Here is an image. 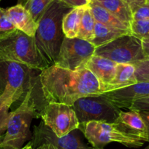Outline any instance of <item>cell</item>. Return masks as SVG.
<instances>
[{"instance_id": "cell-1", "label": "cell", "mask_w": 149, "mask_h": 149, "mask_svg": "<svg viewBox=\"0 0 149 149\" xmlns=\"http://www.w3.org/2000/svg\"><path fill=\"white\" fill-rule=\"evenodd\" d=\"M39 79L47 103L72 106L81 97L102 93L99 81L86 68L71 71L52 65L42 70Z\"/></svg>"}, {"instance_id": "cell-2", "label": "cell", "mask_w": 149, "mask_h": 149, "mask_svg": "<svg viewBox=\"0 0 149 149\" xmlns=\"http://www.w3.org/2000/svg\"><path fill=\"white\" fill-rule=\"evenodd\" d=\"M72 8L61 0H53L38 22L34 39L37 47L48 67L53 65L64 39L62 20Z\"/></svg>"}, {"instance_id": "cell-3", "label": "cell", "mask_w": 149, "mask_h": 149, "mask_svg": "<svg viewBox=\"0 0 149 149\" xmlns=\"http://www.w3.org/2000/svg\"><path fill=\"white\" fill-rule=\"evenodd\" d=\"M0 62L18 63L41 71L48 67L37 47L34 37L18 29L0 33Z\"/></svg>"}, {"instance_id": "cell-4", "label": "cell", "mask_w": 149, "mask_h": 149, "mask_svg": "<svg viewBox=\"0 0 149 149\" xmlns=\"http://www.w3.org/2000/svg\"><path fill=\"white\" fill-rule=\"evenodd\" d=\"M34 83L26 92L23 101L15 111L10 112L7 131L0 147H10L20 149L30 137V126L36 116Z\"/></svg>"}, {"instance_id": "cell-5", "label": "cell", "mask_w": 149, "mask_h": 149, "mask_svg": "<svg viewBox=\"0 0 149 149\" xmlns=\"http://www.w3.org/2000/svg\"><path fill=\"white\" fill-rule=\"evenodd\" d=\"M78 130H81L93 148L104 149L105 146L112 142L119 143L129 148H140L145 143L118 122H89L80 125Z\"/></svg>"}, {"instance_id": "cell-6", "label": "cell", "mask_w": 149, "mask_h": 149, "mask_svg": "<svg viewBox=\"0 0 149 149\" xmlns=\"http://www.w3.org/2000/svg\"><path fill=\"white\" fill-rule=\"evenodd\" d=\"M71 107L80 125L89 122L114 123L118 119L121 111L99 95L81 97L76 100Z\"/></svg>"}, {"instance_id": "cell-7", "label": "cell", "mask_w": 149, "mask_h": 149, "mask_svg": "<svg viewBox=\"0 0 149 149\" xmlns=\"http://www.w3.org/2000/svg\"><path fill=\"white\" fill-rule=\"evenodd\" d=\"M94 55L108 58L116 63L134 64L146 58L142 41L131 34H127L102 45L95 49Z\"/></svg>"}, {"instance_id": "cell-8", "label": "cell", "mask_w": 149, "mask_h": 149, "mask_svg": "<svg viewBox=\"0 0 149 149\" xmlns=\"http://www.w3.org/2000/svg\"><path fill=\"white\" fill-rule=\"evenodd\" d=\"M96 48L88 41L64 37L53 65L71 71L81 69L93 56Z\"/></svg>"}, {"instance_id": "cell-9", "label": "cell", "mask_w": 149, "mask_h": 149, "mask_svg": "<svg viewBox=\"0 0 149 149\" xmlns=\"http://www.w3.org/2000/svg\"><path fill=\"white\" fill-rule=\"evenodd\" d=\"M40 116L43 123L61 138L79 129L80 123L72 108L59 103H48L42 109Z\"/></svg>"}, {"instance_id": "cell-10", "label": "cell", "mask_w": 149, "mask_h": 149, "mask_svg": "<svg viewBox=\"0 0 149 149\" xmlns=\"http://www.w3.org/2000/svg\"><path fill=\"white\" fill-rule=\"evenodd\" d=\"M34 69L15 62H0V88H8L21 97L34 84Z\"/></svg>"}, {"instance_id": "cell-11", "label": "cell", "mask_w": 149, "mask_h": 149, "mask_svg": "<svg viewBox=\"0 0 149 149\" xmlns=\"http://www.w3.org/2000/svg\"><path fill=\"white\" fill-rule=\"evenodd\" d=\"M76 130L59 138L42 122L34 127L31 142L34 149L45 144H51L57 149H91L92 147L88 146L83 143L80 134Z\"/></svg>"}, {"instance_id": "cell-12", "label": "cell", "mask_w": 149, "mask_h": 149, "mask_svg": "<svg viewBox=\"0 0 149 149\" xmlns=\"http://www.w3.org/2000/svg\"><path fill=\"white\" fill-rule=\"evenodd\" d=\"M118 109H129L134 101L149 97V81H138L137 84L122 89L100 94Z\"/></svg>"}, {"instance_id": "cell-13", "label": "cell", "mask_w": 149, "mask_h": 149, "mask_svg": "<svg viewBox=\"0 0 149 149\" xmlns=\"http://www.w3.org/2000/svg\"><path fill=\"white\" fill-rule=\"evenodd\" d=\"M117 64L108 58L94 55L86 63L85 68L89 69L99 81L102 93L113 79Z\"/></svg>"}, {"instance_id": "cell-14", "label": "cell", "mask_w": 149, "mask_h": 149, "mask_svg": "<svg viewBox=\"0 0 149 149\" xmlns=\"http://www.w3.org/2000/svg\"><path fill=\"white\" fill-rule=\"evenodd\" d=\"M6 13L16 29L31 37H34L38 24L23 4H18L9 7L6 9Z\"/></svg>"}, {"instance_id": "cell-15", "label": "cell", "mask_w": 149, "mask_h": 149, "mask_svg": "<svg viewBox=\"0 0 149 149\" xmlns=\"http://www.w3.org/2000/svg\"><path fill=\"white\" fill-rule=\"evenodd\" d=\"M138 82L135 75V68L132 64L118 63L115 76L105 87L104 93L122 89Z\"/></svg>"}, {"instance_id": "cell-16", "label": "cell", "mask_w": 149, "mask_h": 149, "mask_svg": "<svg viewBox=\"0 0 149 149\" xmlns=\"http://www.w3.org/2000/svg\"><path fill=\"white\" fill-rule=\"evenodd\" d=\"M115 122L120 123L128 132L146 142V127L140 113L135 111H121Z\"/></svg>"}, {"instance_id": "cell-17", "label": "cell", "mask_w": 149, "mask_h": 149, "mask_svg": "<svg viewBox=\"0 0 149 149\" xmlns=\"http://www.w3.org/2000/svg\"><path fill=\"white\" fill-rule=\"evenodd\" d=\"M127 34H131V31L110 27L96 21L93 37L91 43L93 44L96 47H98Z\"/></svg>"}, {"instance_id": "cell-18", "label": "cell", "mask_w": 149, "mask_h": 149, "mask_svg": "<svg viewBox=\"0 0 149 149\" xmlns=\"http://www.w3.org/2000/svg\"><path fill=\"white\" fill-rule=\"evenodd\" d=\"M91 2L99 4L129 26L133 21V13L131 9L122 0H96Z\"/></svg>"}, {"instance_id": "cell-19", "label": "cell", "mask_w": 149, "mask_h": 149, "mask_svg": "<svg viewBox=\"0 0 149 149\" xmlns=\"http://www.w3.org/2000/svg\"><path fill=\"white\" fill-rule=\"evenodd\" d=\"M89 7L96 22H99V23H102L105 26H110V27L131 31L130 26L129 25L123 23L119 19L117 18L115 16L111 14L110 12L105 10V8L99 6V4L91 2Z\"/></svg>"}, {"instance_id": "cell-20", "label": "cell", "mask_w": 149, "mask_h": 149, "mask_svg": "<svg viewBox=\"0 0 149 149\" xmlns=\"http://www.w3.org/2000/svg\"><path fill=\"white\" fill-rule=\"evenodd\" d=\"M86 7L72 8L65 15L62 20V31L65 37L70 39L77 37L80 22Z\"/></svg>"}, {"instance_id": "cell-21", "label": "cell", "mask_w": 149, "mask_h": 149, "mask_svg": "<svg viewBox=\"0 0 149 149\" xmlns=\"http://www.w3.org/2000/svg\"><path fill=\"white\" fill-rule=\"evenodd\" d=\"M95 23H96V20L91 12L90 8L89 6H87L83 12L77 38L88 41V42H91L93 37Z\"/></svg>"}, {"instance_id": "cell-22", "label": "cell", "mask_w": 149, "mask_h": 149, "mask_svg": "<svg viewBox=\"0 0 149 149\" xmlns=\"http://www.w3.org/2000/svg\"><path fill=\"white\" fill-rule=\"evenodd\" d=\"M53 1V0H26L23 6L38 23L39 19Z\"/></svg>"}, {"instance_id": "cell-23", "label": "cell", "mask_w": 149, "mask_h": 149, "mask_svg": "<svg viewBox=\"0 0 149 149\" xmlns=\"http://www.w3.org/2000/svg\"><path fill=\"white\" fill-rule=\"evenodd\" d=\"M131 35L140 40L149 38V20H133L130 25Z\"/></svg>"}, {"instance_id": "cell-24", "label": "cell", "mask_w": 149, "mask_h": 149, "mask_svg": "<svg viewBox=\"0 0 149 149\" xmlns=\"http://www.w3.org/2000/svg\"><path fill=\"white\" fill-rule=\"evenodd\" d=\"M133 65L137 81H149V58H145Z\"/></svg>"}, {"instance_id": "cell-25", "label": "cell", "mask_w": 149, "mask_h": 149, "mask_svg": "<svg viewBox=\"0 0 149 149\" xmlns=\"http://www.w3.org/2000/svg\"><path fill=\"white\" fill-rule=\"evenodd\" d=\"M10 106H4L0 109V143L3 140L7 131V123L10 118L9 109Z\"/></svg>"}, {"instance_id": "cell-26", "label": "cell", "mask_w": 149, "mask_h": 149, "mask_svg": "<svg viewBox=\"0 0 149 149\" xmlns=\"http://www.w3.org/2000/svg\"><path fill=\"white\" fill-rule=\"evenodd\" d=\"M20 97L15 93L8 88H4L3 93L0 95V109L4 106H10L16 100H19Z\"/></svg>"}, {"instance_id": "cell-27", "label": "cell", "mask_w": 149, "mask_h": 149, "mask_svg": "<svg viewBox=\"0 0 149 149\" xmlns=\"http://www.w3.org/2000/svg\"><path fill=\"white\" fill-rule=\"evenodd\" d=\"M16 29L7 16L5 9L0 7V33Z\"/></svg>"}, {"instance_id": "cell-28", "label": "cell", "mask_w": 149, "mask_h": 149, "mask_svg": "<svg viewBox=\"0 0 149 149\" xmlns=\"http://www.w3.org/2000/svg\"><path fill=\"white\" fill-rule=\"evenodd\" d=\"M128 109L138 112L149 111V97L136 100Z\"/></svg>"}, {"instance_id": "cell-29", "label": "cell", "mask_w": 149, "mask_h": 149, "mask_svg": "<svg viewBox=\"0 0 149 149\" xmlns=\"http://www.w3.org/2000/svg\"><path fill=\"white\" fill-rule=\"evenodd\" d=\"M133 20H149V2L145 3L133 13Z\"/></svg>"}, {"instance_id": "cell-30", "label": "cell", "mask_w": 149, "mask_h": 149, "mask_svg": "<svg viewBox=\"0 0 149 149\" xmlns=\"http://www.w3.org/2000/svg\"><path fill=\"white\" fill-rule=\"evenodd\" d=\"M71 8L87 7L91 3V0H61Z\"/></svg>"}, {"instance_id": "cell-31", "label": "cell", "mask_w": 149, "mask_h": 149, "mask_svg": "<svg viewBox=\"0 0 149 149\" xmlns=\"http://www.w3.org/2000/svg\"><path fill=\"white\" fill-rule=\"evenodd\" d=\"M124 2H125L127 5L131 9L132 13L137 10V8L147 2L146 0H122Z\"/></svg>"}, {"instance_id": "cell-32", "label": "cell", "mask_w": 149, "mask_h": 149, "mask_svg": "<svg viewBox=\"0 0 149 149\" xmlns=\"http://www.w3.org/2000/svg\"><path fill=\"white\" fill-rule=\"evenodd\" d=\"M146 127V142H149V111L139 112Z\"/></svg>"}, {"instance_id": "cell-33", "label": "cell", "mask_w": 149, "mask_h": 149, "mask_svg": "<svg viewBox=\"0 0 149 149\" xmlns=\"http://www.w3.org/2000/svg\"><path fill=\"white\" fill-rule=\"evenodd\" d=\"M142 46L146 58H149V38L142 40Z\"/></svg>"}, {"instance_id": "cell-34", "label": "cell", "mask_w": 149, "mask_h": 149, "mask_svg": "<svg viewBox=\"0 0 149 149\" xmlns=\"http://www.w3.org/2000/svg\"><path fill=\"white\" fill-rule=\"evenodd\" d=\"M0 149H15L13 148H10V147H0ZM20 149H34L33 148V146H32V142H29L27 145H26L25 146H23V148Z\"/></svg>"}, {"instance_id": "cell-35", "label": "cell", "mask_w": 149, "mask_h": 149, "mask_svg": "<svg viewBox=\"0 0 149 149\" xmlns=\"http://www.w3.org/2000/svg\"><path fill=\"white\" fill-rule=\"evenodd\" d=\"M1 0H0V1H1ZM18 4H23V3L25 2V0H18Z\"/></svg>"}, {"instance_id": "cell-36", "label": "cell", "mask_w": 149, "mask_h": 149, "mask_svg": "<svg viewBox=\"0 0 149 149\" xmlns=\"http://www.w3.org/2000/svg\"><path fill=\"white\" fill-rule=\"evenodd\" d=\"M48 145H49V148H50V149H57L56 148L55 146H54L51 145V144H48Z\"/></svg>"}, {"instance_id": "cell-37", "label": "cell", "mask_w": 149, "mask_h": 149, "mask_svg": "<svg viewBox=\"0 0 149 149\" xmlns=\"http://www.w3.org/2000/svg\"><path fill=\"white\" fill-rule=\"evenodd\" d=\"M3 93V90H1V88H0V95H1V93Z\"/></svg>"}, {"instance_id": "cell-38", "label": "cell", "mask_w": 149, "mask_h": 149, "mask_svg": "<svg viewBox=\"0 0 149 149\" xmlns=\"http://www.w3.org/2000/svg\"><path fill=\"white\" fill-rule=\"evenodd\" d=\"M96 1V0H91V1Z\"/></svg>"}, {"instance_id": "cell-39", "label": "cell", "mask_w": 149, "mask_h": 149, "mask_svg": "<svg viewBox=\"0 0 149 149\" xmlns=\"http://www.w3.org/2000/svg\"><path fill=\"white\" fill-rule=\"evenodd\" d=\"M145 149H149V146L147 147V148H145Z\"/></svg>"}, {"instance_id": "cell-40", "label": "cell", "mask_w": 149, "mask_h": 149, "mask_svg": "<svg viewBox=\"0 0 149 149\" xmlns=\"http://www.w3.org/2000/svg\"><path fill=\"white\" fill-rule=\"evenodd\" d=\"M146 1H147L148 2H149V0H146Z\"/></svg>"}, {"instance_id": "cell-41", "label": "cell", "mask_w": 149, "mask_h": 149, "mask_svg": "<svg viewBox=\"0 0 149 149\" xmlns=\"http://www.w3.org/2000/svg\"><path fill=\"white\" fill-rule=\"evenodd\" d=\"M91 149H97V148H93V147H92V148H91Z\"/></svg>"}]
</instances>
